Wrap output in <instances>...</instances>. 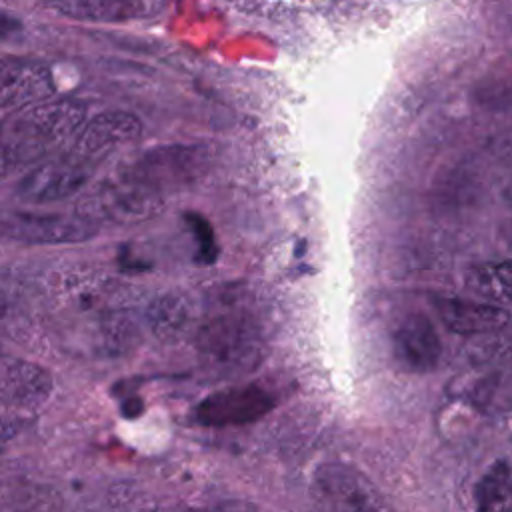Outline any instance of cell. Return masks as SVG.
I'll return each mask as SVG.
<instances>
[{"label": "cell", "instance_id": "cell-1", "mask_svg": "<svg viewBox=\"0 0 512 512\" xmlns=\"http://www.w3.org/2000/svg\"><path fill=\"white\" fill-rule=\"evenodd\" d=\"M84 126V106L72 100L40 102L4 128L2 172L26 166L74 138Z\"/></svg>", "mask_w": 512, "mask_h": 512}, {"label": "cell", "instance_id": "cell-2", "mask_svg": "<svg viewBox=\"0 0 512 512\" xmlns=\"http://www.w3.org/2000/svg\"><path fill=\"white\" fill-rule=\"evenodd\" d=\"M204 362L222 374L248 372L260 364L264 342L246 316H220L204 324L196 338Z\"/></svg>", "mask_w": 512, "mask_h": 512}, {"label": "cell", "instance_id": "cell-3", "mask_svg": "<svg viewBox=\"0 0 512 512\" xmlns=\"http://www.w3.org/2000/svg\"><path fill=\"white\" fill-rule=\"evenodd\" d=\"M98 220L86 212L34 214L14 212L2 220V234L26 244H76L98 234Z\"/></svg>", "mask_w": 512, "mask_h": 512}, {"label": "cell", "instance_id": "cell-4", "mask_svg": "<svg viewBox=\"0 0 512 512\" xmlns=\"http://www.w3.org/2000/svg\"><path fill=\"white\" fill-rule=\"evenodd\" d=\"M140 134L142 124L134 114L108 110L86 122L64 154L94 170L98 162L122 146L134 142Z\"/></svg>", "mask_w": 512, "mask_h": 512}, {"label": "cell", "instance_id": "cell-5", "mask_svg": "<svg viewBox=\"0 0 512 512\" xmlns=\"http://www.w3.org/2000/svg\"><path fill=\"white\" fill-rule=\"evenodd\" d=\"M274 408V396L256 384L230 386L204 396L194 408V420L208 428L244 426L264 418Z\"/></svg>", "mask_w": 512, "mask_h": 512}, {"label": "cell", "instance_id": "cell-6", "mask_svg": "<svg viewBox=\"0 0 512 512\" xmlns=\"http://www.w3.org/2000/svg\"><path fill=\"white\" fill-rule=\"evenodd\" d=\"M310 490L314 502L322 508L380 510L386 506L366 476L340 462L318 466Z\"/></svg>", "mask_w": 512, "mask_h": 512}, {"label": "cell", "instance_id": "cell-7", "mask_svg": "<svg viewBox=\"0 0 512 512\" xmlns=\"http://www.w3.org/2000/svg\"><path fill=\"white\" fill-rule=\"evenodd\" d=\"M92 168L68 158L64 152L48 162L34 166L16 184V196L24 204L44 206L60 202L80 192L90 180Z\"/></svg>", "mask_w": 512, "mask_h": 512}, {"label": "cell", "instance_id": "cell-8", "mask_svg": "<svg viewBox=\"0 0 512 512\" xmlns=\"http://www.w3.org/2000/svg\"><path fill=\"white\" fill-rule=\"evenodd\" d=\"M86 212L94 220H112L120 224H132L154 216L162 206V194L146 188L120 174L116 182L100 186V190L88 198Z\"/></svg>", "mask_w": 512, "mask_h": 512}, {"label": "cell", "instance_id": "cell-9", "mask_svg": "<svg viewBox=\"0 0 512 512\" xmlns=\"http://www.w3.org/2000/svg\"><path fill=\"white\" fill-rule=\"evenodd\" d=\"M206 154L192 146H168L148 152L136 160L122 176L144 184L146 188L162 194L164 188H178L192 182L204 166Z\"/></svg>", "mask_w": 512, "mask_h": 512}, {"label": "cell", "instance_id": "cell-10", "mask_svg": "<svg viewBox=\"0 0 512 512\" xmlns=\"http://www.w3.org/2000/svg\"><path fill=\"white\" fill-rule=\"evenodd\" d=\"M396 362L414 374L430 372L442 358V342L432 320L424 314H408L392 334Z\"/></svg>", "mask_w": 512, "mask_h": 512}, {"label": "cell", "instance_id": "cell-11", "mask_svg": "<svg viewBox=\"0 0 512 512\" xmlns=\"http://www.w3.org/2000/svg\"><path fill=\"white\" fill-rule=\"evenodd\" d=\"M54 94L52 74L32 60L4 58L0 70V104L4 112L24 110L46 102Z\"/></svg>", "mask_w": 512, "mask_h": 512}, {"label": "cell", "instance_id": "cell-12", "mask_svg": "<svg viewBox=\"0 0 512 512\" xmlns=\"http://www.w3.org/2000/svg\"><path fill=\"white\" fill-rule=\"evenodd\" d=\"M52 392V376L46 368L22 360L4 358L0 368V398L4 408L34 412L46 404Z\"/></svg>", "mask_w": 512, "mask_h": 512}, {"label": "cell", "instance_id": "cell-13", "mask_svg": "<svg viewBox=\"0 0 512 512\" xmlns=\"http://www.w3.org/2000/svg\"><path fill=\"white\" fill-rule=\"evenodd\" d=\"M434 310L442 324L462 336H484L508 324L510 312L492 302H474L458 296H434Z\"/></svg>", "mask_w": 512, "mask_h": 512}, {"label": "cell", "instance_id": "cell-14", "mask_svg": "<svg viewBox=\"0 0 512 512\" xmlns=\"http://www.w3.org/2000/svg\"><path fill=\"white\" fill-rule=\"evenodd\" d=\"M164 0H52V8L86 22H130L156 16Z\"/></svg>", "mask_w": 512, "mask_h": 512}, {"label": "cell", "instance_id": "cell-15", "mask_svg": "<svg viewBox=\"0 0 512 512\" xmlns=\"http://www.w3.org/2000/svg\"><path fill=\"white\" fill-rule=\"evenodd\" d=\"M466 288L498 306H512V260L484 262L466 272Z\"/></svg>", "mask_w": 512, "mask_h": 512}, {"label": "cell", "instance_id": "cell-16", "mask_svg": "<svg viewBox=\"0 0 512 512\" xmlns=\"http://www.w3.org/2000/svg\"><path fill=\"white\" fill-rule=\"evenodd\" d=\"M476 506L482 510H512V468L496 462L474 488Z\"/></svg>", "mask_w": 512, "mask_h": 512}, {"label": "cell", "instance_id": "cell-17", "mask_svg": "<svg viewBox=\"0 0 512 512\" xmlns=\"http://www.w3.org/2000/svg\"><path fill=\"white\" fill-rule=\"evenodd\" d=\"M186 316V302L174 294L156 298L148 308V324L158 336L180 330L186 322Z\"/></svg>", "mask_w": 512, "mask_h": 512}, {"label": "cell", "instance_id": "cell-18", "mask_svg": "<svg viewBox=\"0 0 512 512\" xmlns=\"http://www.w3.org/2000/svg\"><path fill=\"white\" fill-rule=\"evenodd\" d=\"M466 398L470 404H474L476 408H480L484 412L504 408V400L510 398L504 374L490 372V374L474 380L466 390Z\"/></svg>", "mask_w": 512, "mask_h": 512}, {"label": "cell", "instance_id": "cell-19", "mask_svg": "<svg viewBox=\"0 0 512 512\" xmlns=\"http://www.w3.org/2000/svg\"><path fill=\"white\" fill-rule=\"evenodd\" d=\"M500 330L484 334V338L478 340L470 348V360H474L476 364L510 362L512 360V332L500 334Z\"/></svg>", "mask_w": 512, "mask_h": 512}, {"label": "cell", "instance_id": "cell-20", "mask_svg": "<svg viewBox=\"0 0 512 512\" xmlns=\"http://www.w3.org/2000/svg\"><path fill=\"white\" fill-rule=\"evenodd\" d=\"M186 226L192 232V236L196 238V262L198 264H212L218 258V242H216V234L210 226V222L198 214V212H186L184 214Z\"/></svg>", "mask_w": 512, "mask_h": 512}, {"label": "cell", "instance_id": "cell-21", "mask_svg": "<svg viewBox=\"0 0 512 512\" xmlns=\"http://www.w3.org/2000/svg\"><path fill=\"white\" fill-rule=\"evenodd\" d=\"M122 412H124V416L126 418H134L136 414H140L142 412V402H140V398H126V402H124V406H122Z\"/></svg>", "mask_w": 512, "mask_h": 512}, {"label": "cell", "instance_id": "cell-22", "mask_svg": "<svg viewBox=\"0 0 512 512\" xmlns=\"http://www.w3.org/2000/svg\"><path fill=\"white\" fill-rule=\"evenodd\" d=\"M504 198H506V202L512 206V182L506 186V190H504Z\"/></svg>", "mask_w": 512, "mask_h": 512}]
</instances>
